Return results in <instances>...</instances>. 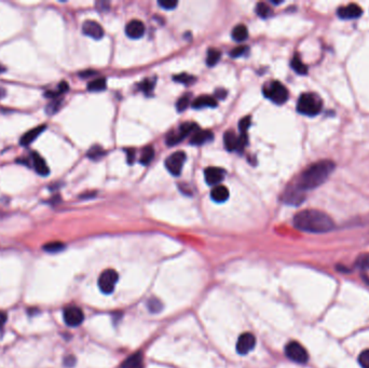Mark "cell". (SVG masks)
<instances>
[{"label": "cell", "mask_w": 369, "mask_h": 368, "mask_svg": "<svg viewBox=\"0 0 369 368\" xmlns=\"http://www.w3.org/2000/svg\"><path fill=\"white\" fill-rule=\"evenodd\" d=\"M106 80L104 78L94 79L88 84V90L91 92H101L106 90Z\"/></svg>", "instance_id": "cell-26"}, {"label": "cell", "mask_w": 369, "mask_h": 368, "mask_svg": "<svg viewBox=\"0 0 369 368\" xmlns=\"http://www.w3.org/2000/svg\"><path fill=\"white\" fill-rule=\"evenodd\" d=\"M68 91V84L67 82H65V81H62L61 83L58 84L56 91H48L45 93L46 97H50V99H57L58 96H61L62 94H64L65 92Z\"/></svg>", "instance_id": "cell-27"}, {"label": "cell", "mask_w": 369, "mask_h": 368, "mask_svg": "<svg viewBox=\"0 0 369 368\" xmlns=\"http://www.w3.org/2000/svg\"><path fill=\"white\" fill-rule=\"evenodd\" d=\"M255 344H256V339H255L254 335L245 333L243 334L238 338L237 342V351L238 354L245 355L247 353L251 352V351L255 348Z\"/></svg>", "instance_id": "cell-10"}, {"label": "cell", "mask_w": 369, "mask_h": 368, "mask_svg": "<svg viewBox=\"0 0 369 368\" xmlns=\"http://www.w3.org/2000/svg\"><path fill=\"white\" fill-rule=\"evenodd\" d=\"M247 143H248L247 134H241L240 136H238V147H237V151H243V149L246 147Z\"/></svg>", "instance_id": "cell-42"}, {"label": "cell", "mask_w": 369, "mask_h": 368, "mask_svg": "<svg viewBox=\"0 0 369 368\" xmlns=\"http://www.w3.org/2000/svg\"><path fill=\"white\" fill-rule=\"evenodd\" d=\"M147 306L148 309L153 313H158L162 309V304L158 299H150Z\"/></svg>", "instance_id": "cell-39"}, {"label": "cell", "mask_w": 369, "mask_h": 368, "mask_svg": "<svg viewBox=\"0 0 369 368\" xmlns=\"http://www.w3.org/2000/svg\"><path fill=\"white\" fill-rule=\"evenodd\" d=\"M355 266L362 270H369V253L361 254V255L356 258Z\"/></svg>", "instance_id": "cell-30"}, {"label": "cell", "mask_w": 369, "mask_h": 368, "mask_svg": "<svg viewBox=\"0 0 369 368\" xmlns=\"http://www.w3.org/2000/svg\"><path fill=\"white\" fill-rule=\"evenodd\" d=\"M291 67L297 74H299V75L308 74V66L301 61V58L299 55H298V54H295V56L291 59Z\"/></svg>", "instance_id": "cell-24"}, {"label": "cell", "mask_w": 369, "mask_h": 368, "mask_svg": "<svg viewBox=\"0 0 369 368\" xmlns=\"http://www.w3.org/2000/svg\"><path fill=\"white\" fill-rule=\"evenodd\" d=\"M322 99L316 93H303L297 102L298 112L308 117L317 116L322 111Z\"/></svg>", "instance_id": "cell-3"}, {"label": "cell", "mask_w": 369, "mask_h": 368, "mask_svg": "<svg viewBox=\"0 0 369 368\" xmlns=\"http://www.w3.org/2000/svg\"><path fill=\"white\" fill-rule=\"evenodd\" d=\"M224 144L228 151L237 150L238 147V136L233 131H228L224 135Z\"/></svg>", "instance_id": "cell-21"}, {"label": "cell", "mask_w": 369, "mask_h": 368, "mask_svg": "<svg viewBox=\"0 0 369 368\" xmlns=\"http://www.w3.org/2000/svg\"><path fill=\"white\" fill-rule=\"evenodd\" d=\"M226 176V172L220 169V167H208L204 171V177L206 183L209 184L211 186H218L219 184L224 181V178Z\"/></svg>", "instance_id": "cell-11"}, {"label": "cell", "mask_w": 369, "mask_h": 368, "mask_svg": "<svg viewBox=\"0 0 369 368\" xmlns=\"http://www.w3.org/2000/svg\"><path fill=\"white\" fill-rule=\"evenodd\" d=\"M145 25L142 21L132 20L126 26V34L132 39H139L145 34Z\"/></svg>", "instance_id": "cell-14"}, {"label": "cell", "mask_w": 369, "mask_h": 368, "mask_svg": "<svg viewBox=\"0 0 369 368\" xmlns=\"http://www.w3.org/2000/svg\"><path fill=\"white\" fill-rule=\"evenodd\" d=\"M198 124L194 122H186L181 126V128L178 129L177 132H172L166 137V144L173 146L176 145L184 138L189 136L190 134H192L194 132L198 131Z\"/></svg>", "instance_id": "cell-5"}, {"label": "cell", "mask_w": 369, "mask_h": 368, "mask_svg": "<svg viewBox=\"0 0 369 368\" xmlns=\"http://www.w3.org/2000/svg\"><path fill=\"white\" fill-rule=\"evenodd\" d=\"M189 104H190V96H189V94H186V95L182 96L181 99L178 100L177 103H176L177 110L180 111V112L184 111V109H187V107L189 106Z\"/></svg>", "instance_id": "cell-34"}, {"label": "cell", "mask_w": 369, "mask_h": 368, "mask_svg": "<svg viewBox=\"0 0 369 368\" xmlns=\"http://www.w3.org/2000/svg\"><path fill=\"white\" fill-rule=\"evenodd\" d=\"M127 154H128V162L130 164H132L134 162V159H135V150L134 149H128Z\"/></svg>", "instance_id": "cell-43"}, {"label": "cell", "mask_w": 369, "mask_h": 368, "mask_svg": "<svg viewBox=\"0 0 369 368\" xmlns=\"http://www.w3.org/2000/svg\"><path fill=\"white\" fill-rule=\"evenodd\" d=\"M64 248H65L64 243L58 242V241L47 243V244L43 245V250H45L47 253H51V254L62 252Z\"/></svg>", "instance_id": "cell-29"}, {"label": "cell", "mask_w": 369, "mask_h": 368, "mask_svg": "<svg viewBox=\"0 0 369 368\" xmlns=\"http://www.w3.org/2000/svg\"><path fill=\"white\" fill-rule=\"evenodd\" d=\"M63 317L66 325L72 327L79 326L84 320L83 312L82 310L79 309L78 307H67L66 309L64 310Z\"/></svg>", "instance_id": "cell-9"}, {"label": "cell", "mask_w": 369, "mask_h": 368, "mask_svg": "<svg viewBox=\"0 0 369 368\" xmlns=\"http://www.w3.org/2000/svg\"><path fill=\"white\" fill-rule=\"evenodd\" d=\"M46 128H47L46 126H40V127H37V128L29 130L28 132H26L24 135H22V137L20 139V144L22 146L30 145L32 142H35L37 137L39 136L43 131H45Z\"/></svg>", "instance_id": "cell-18"}, {"label": "cell", "mask_w": 369, "mask_h": 368, "mask_svg": "<svg viewBox=\"0 0 369 368\" xmlns=\"http://www.w3.org/2000/svg\"><path fill=\"white\" fill-rule=\"evenodd\" d=\"M5 322H7V315L4 312L0 311V328L4 325Z\"/></svg>", "instance_id": "cell-44"}, {"label": "cell", "mask_w": 369, "mask_h": 368, "mask_svg": "<svg viewBox=\"0 0 369 368\" xmlns=\"http://www.w3.org/2000/svg\"><path fill=\"white\" fill-rule=\"evenodd\" d=\"M82 32L85 36L93 38L95 40L102 39L104 36V29L101 24L95 21H85L82 25Z\"/></svg>", "instance_id": "cell-12"}, {"label": "cell", "mask_w": 369, "mask_h": 368, "mask_svg": "<svg viewBox=\"0 0 369 368\" xmlns=\"http://www.w3.org/2000/svg\"><path fill=\"white\" fill-rule=\"evenodd\" d=\"M174 80L176 81V82H180L183 84H191L192 82H194L195 79L193 76H190L188 74H181V75L175 76Z\"/></svg>", "instance_id": "cell-33"}, {"label": "cell", "mask_w": 369, "mask_h": 368, "mask_svg": "<svg viewBox=\"0 0 369 368\" xmlns=\"http://www.w3.org/2000/svg\"><path fill=\"white\" fill-rule=\"evenodd\" d=\"M59 107H61V101H58L57 99L54 100L53 102H51L50 104H49L46 108V111L48 112V115H54L58 109Z\"/></svg>", "instance_id": "cell-37"}, {"label": "cell", "mask_w": 369, "mask_h": 368, "mask_svg": "<svg viewBox=\"0 0 369 368\" xmlns=\"http://www.w3.org/2000/svg\"><path fill=\"white\" fill-rule=\"evenodd\" d=\"M363 14V10L356 3H350L344 7H340L337 11V15L343 20L357 19Z\"/></svg>", "instance_id": "cell-13"}, {"label": "cell", "mask_w": 369, "mask_h": 368, "mask_svg": "<svg viewBox=\"0 0 369 368\" xmlns=\"http://www.w3.org/2000/svg\"><path fill=\"white\" fill-rule=\"evenodd\" d=\"M211 198L213 199L215 202L222 203L227 201L228 198H229V190H228V188L225 186H215L213 188V190L211 191Z\"/></svg>", "instance_id": "cell-20"}, {"label": "cell", "mask_w": 369, "mask_h": 368, "mask_svg": "<svg viewBox=\"0 0 369 368\" xmlns=\"http://www.w3.org/2000/svg\"><path fill=\"white\" fill-rule=\"evenodd\" d=\"M264 94L276 105H283L289 100V91L279 81H271L265 84Z\"/></svg>", "instance_id": "cell-4"}, {"label": "cell", "mask_w": 369, "mask_h": 368, "mask_svg": "<svg viewBox=\"0 0 369 368\" xmlns=\"http://www.w3.org/2000/svg\"><path fill=\"white\" fill-rule=\"evenodd\" d=\"M226 94H227V92L225 90H222V89H219V90L216 91V96L218 97V99H221V100L225 99Z\"/></svg>", "instance_id": "cell-45"}, {"label": "cell", "mask_w": 369, "mask_h": 368, "mask_svg": "<svg viewBox=\"0 0 369 368\" xmlns=\"http://www.w3.org/2000/svg\"><path fill=\"white\" fill-rule=\"evenodd\" d=\"M256 13L260 16V18L267 19L268 16H270L271 13H272V11H271L270 7H269V5L267 3L259 2L256 5Z\"/></svg>", "instance_id": "cell-31"}, {"label": "cell", "mask_w": 369, "mask_h": 368, "mask_svg": "<svg viewBox=\"0 0 369 368\" xmlns=\"http://www.w3.org/2000/svg\"><path fill=\"white\" fill-rule=\"evenodd\" d=\"M31 161H32V167L38 174L41 176H48L50 173V169L47 165L46 160L38 153H31Z\"/></svg>", "instance_id": "cell-15"}, {"label": "cell", "mask_w": 369, "mask_h": 368, "mask_svg": "<svg viewBox=\"0 0 369 368\" xmlns=\"http://www.w3.org/2000/svg\"><path fill=\"white\" fill-rule=\"evenodd\" d=\"M303 199H305V196H303V192L300 191L299 189H298L296 186H292V187L287 189L283 200H284V201L286 203H289V204L298 205V204H300L303 201Z\"/></svg>", "instance_id": "cell-16"}, {"label": "cell", "mask_w": 369, "mask_h": 368, "mask_svg": "<svg viewBox=\"0 0 369 368\" xmlns=\"http://www.w3.org/2000/svg\"><path fill=\"white\" fill-rule=\"evenodd\" d=\"M4 96H5V90L3 88H1V86H0V100L3 99Z\"/></svg>", "instance_id": "cell-47"}, {"label": "cell", "mask_w": 369, "mask_h": 368, "mask_svg": "<svg viewBox=\"0 0 369 368\" xmlns=\"http://www.w3.org/2000/svg\"><path fill=\"white\" fill-rule=\"evenodd\" d=\"M285 354L290 361L296 362L299 364H305L309 360V354L307 350L297 342H290L286 344Z\"/></svg>", "instance_id": "cell-6"}, {"label": "cell", "mask_w": 369, "mask_h": 368, "mask_svg": "<svg viewBox=\"0 0 369 368\" xmlns=\"http://www.w3.org/2000/svg\"><path fill=\"white\" fill-rule=\"evenodd\" d=\"M184 161H186V154L184 151H176L165 160V167L172 175L178 176L183 171Z\"/></svg>", "instance_id": "cell-8"}, {"label": "cell", "mask_w": 369, "mask_h": 368, "mask_svg": "<svg viewBox=\"0 0 369 368\" xmlns=\"http://www.w3.org/2000/svg\"><path fill=\"white\" fill-rule=\"evenodd\" d=\"M249 127H251V117L247 116L242 118L240 123H238V129H240L241 134H246Z\"/></svg>", "instance_id": "cell-38"}, {"label": "cell", "mask_w": 369, "mask_h": 368, "mask_svg": "<svg viewBox=\"0 0 369 368\" xmlns=\"http://www.w3.org/2000/svg\"><path fill=\"white\" fill-rule=\"evenodd\" d=\"M213 138L214 134L211 131H208V130H198L197 132L193 133L190 144L194 146H201L211 142V140H213Z\"/></svg>", "instance_id": "cell-17"}, {"label": "cell", "mask_w": 369, "mask_h": 368, "mask_svg": "<svg viewBox=\"0 0 369 368\" xmlns=\"http://www.w3.org/2000/svg\"><path fill=\"white\" fill-rule=\"evenodd\" d=\"M74 363H75L74 358H67L66 361H65V364H66L67 366H73Z\"/></svg>", "instance_id": "cell-46"}, {"label": "cell", "mask_w": 369, "mask_h": 368, "mask_svg": "<svg viewBox=\"0 0 369 368\" xmlns=\"http://www.w3.org/2000/svg\"><path fill=\"white\" fill-rule=\"evenodd\" d=\"M221 56V52L217 49H210L208 52V57H206V64L209 66H215V65L219 62Z\"/></svg>", "instance_id": "cell-28"}, {"label": "cell", "mask_w": 369, "mask_h": 368, "mask_svg": "<svg viewBox=\"0 0 369 368\" xmlns=\"http://www.w3.org/2000/svg\"><path fill=\"white\" fill-rule=\"evenodd\" d=\"M217 106V101L215 97L209 95L199 96L192 102V107L194 109H202V108H214Z\"/></svg>", "instance_id": "cell-19"}, {"label": "cell", "mask_w": 369, "mask_h": 368, "mask_svg": "<svg viewBox=\"0 0 369 368\" xmlns=\"http://www.w3.org/2000/svg\"><path fill=\"white\" fill-rule=\"evenodd\" d=\"M4 72H5V67L3 66V65L0 64V74H2V73H4Z\"/></svg>", "instance_id": "cell-48"}, {"label": "cell", "mask_w": 369, "mask_h": 368, "mask_svg": "<svg viewBox=\"0 0 369 368\" xmlns=\"http://www.w3.org/2000/svg\"><path fill=\"white\" fill-rule=\"evenodd\" d=\"M231 35H232L233 40H236L237 42H242L244 40H246L248 37L247 27L243 24L237 25L235 27V28H233Z\"/></svg>", "instance_id": "cell-23"}, {"label": "cell", "mask_w": 369, "mask_h": 368, "mask_svg": "<svg viewBox=\"0 0 369 368\" xmlns=\"http://www.w3.org/2000/svg\"><path fill=\"white\" fill-rule=\"evenodd\" d=\"M154 157H155V149L153 146H146L142 151V156H140L139 162L144 165H147L151 161H153Z\"/></svg>", "instance_id": "cell-25"}, {"label": "cell", "mask_w": 369, "mask_h": 368, "mask_svg": "<svg viewBox=\"0 0 369 368\" xmlns=\"http://www.w3.org/2000/svg\"><path fill=\"white\" fill-rule=\"evenodd\" d=\"M359 363L362 368H369V349L364 350L359 356Z\"/></svg>", "instance_id": "cell-36"}, {"label": "cell", "mask_w": 369, "mask_h": 368, "mask_svg": "<svg viewBox=\"0 0 369 368\" xmlns=\"http://www.w3.org/2000/svg\"><path fill=\"white\" fill-rule=\"evenodd\" d=\"M143 356L139 353H135L122 364V368H143Z\"/></svg>", "instance_id": "cell-22"}, {"label": "cell", "mask_w": 369, "mask_h": 368, "mask_svg": "<svg viewBox=\"0 0 369 368\" xmlns=\"http://www.w3.org/2000/svg\"><path fill=\"white\" fill-rule=\"evenodd\" d=\"M118 273L112 269L105 270L99 278V288L104 294H111L118 282Z\"/></svg>", "instance_id": "cell-7"}, {"label": "cell", "mask_w": 369, "mask_h": 368, "mask_svg": "<svg viewBox=\"0 0 369 368\" xmlns=\"http://www.w3.org/2000/svg\"><path fill=\"white\" fill-rule=\"evenodd\" d=\"M156 81L154 79H146L142 83H140V90L144 91L146 94H149L151 91L155 88Z\"/></svg>", "instance_id": "cell-35"}, {"label": "cell", "mask_w": 369, "mask_h": 368, "mask_svg": "<svg viewBox=\"0 0 369 368\" xmlns=\"http://www.w3.org/2000/svg\"><path fill=\"white\" fill-rule=\"evenodd\" d=\"M178 2L175 0H160L159 5L163 8L164 10H173L177 7Z\"/></svg>", "instance_id": "cell-40"}, {"label": "cell", "mask_w": 369, "mask_h": 368, "mask_svg": "<svg viewBox=\"0 0 369 368\" xmlns=\"http://www.w3.org/2000/svg\"><path fill=\"white\" fill-rule=\"evenodd\" d=\"M105 156V150L103 149L101 146H93L88 151V157L92 160H99Z\"/></svg>", "instance_id": "cell-32"}, {"label": "cell", "mask_w": 369, "mask_h": 368, "mask_svg": "<svg viewBox=\"0 0 369 368\" xmlns=\"http://www.w3.org/2000/svg\"><path fill=\"white\" fill-rule=\"evenodd\" d=\"M335 167L336 164L332 160L316 162L301 173L295 186L302 192L313 190L327 181V178L334 172Z\"/></svg>", "instance_id": "cell-2"}, {"label": "cell", "mask_w": 369, "mask_h": 368, "mask_svg": "<svg viewBox=\"0 0 369 368\" xmlns=\"http://www.w3.org/2000/svg\"><path fill=\"white\" fill-rule=\"evenodd\" d=\"M297 229L310 234H326L335 228L333 218L318 210H303L294 217Z\"/></svg>", "instance_id": "cell-1"}, {"label": "cell", "mask_w": 369, "mask_h": 368, "mask_svg": "<svg viewBox=\"0 0 369 368\" xmlns=\"http://www.w3.org/2000/svg\"><path fill=\"white\" fill-rule=\"evenodd\" d=\"M247 50H248L247 47H245V46H238V47L233 49V50L230 52V55L232 57H240V56L244 55V54L246 53Z\"/></svg>", "instance_id": "cell-41"}]
</instances>
